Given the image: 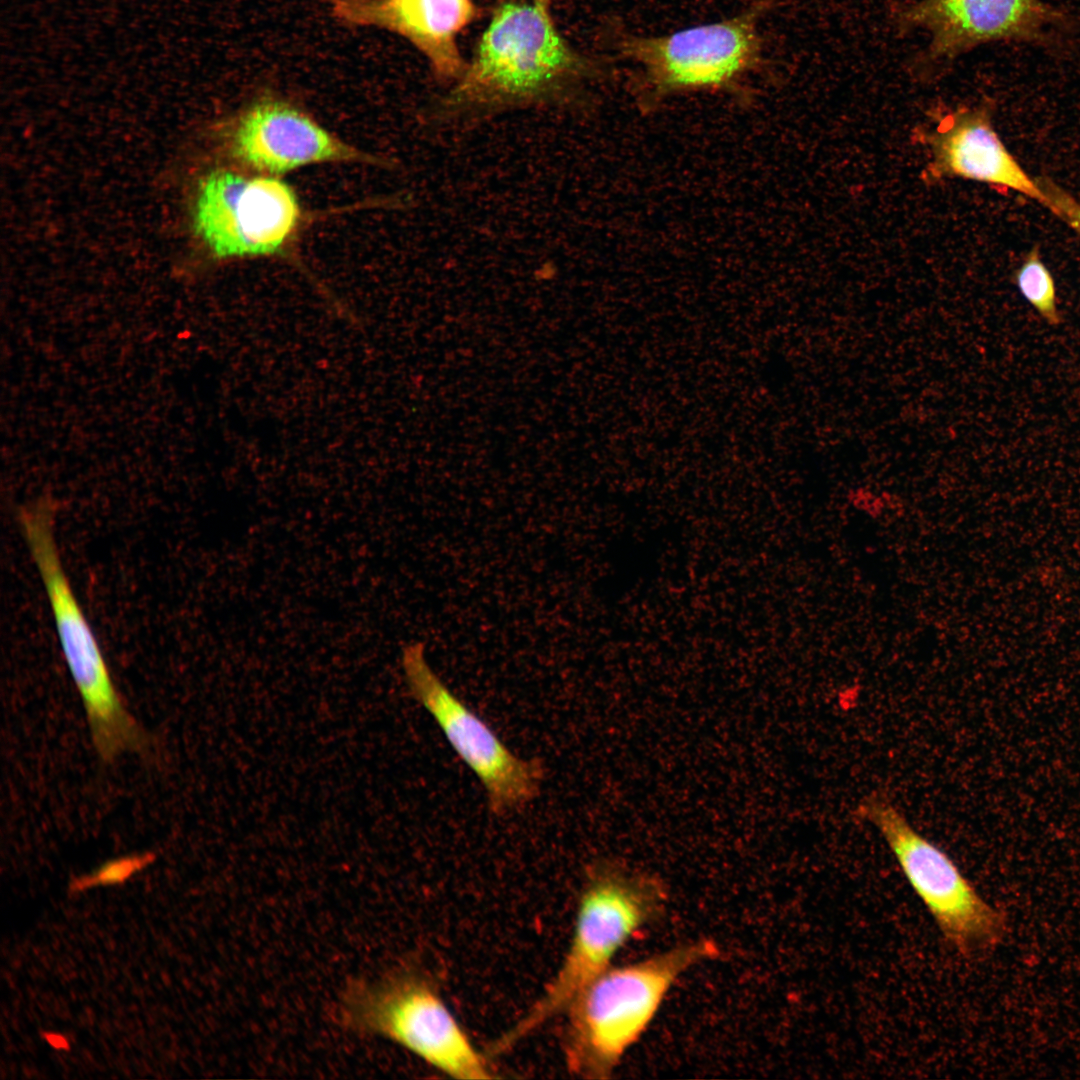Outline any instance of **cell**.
Segmentation results:
<instances>
[{
  "label": "cell",
  "instance_id": "obj_1",
  "mask_svg": "<svg viewBox=\"0 0 1080 1080\" xmlns=\"http://www.w3.org/2000/svg\"><path fill=\"white\" fill-rule=\"evenodd\" d=\"M669 902V886L658 875L611 858L592 862L558 969L526 1013L492 1043L494 1051L507 1052L563 1014L593 979L614 964L635 935L664 916Z\"/></svg>",
  "mask_w": 1080,
  "mask_h": 1080
},
{
  "label": "cell",
  "instance_id": "obj_2",
  "mask_svg": "<svg viewBox=\"0 0 1080 1080\" xmlns=\"http://www.w3.org/2000/svg\"><path fill=\"white\" fill-rule=\"evenodd\" d=\"M720 954L714 939L697 937L613 964L598 975L564 1012L562 1050L568 1071L585 1079L611 1077L679 980Z\"/></svg>",
  "mask_w": 1080,
  "mask_h": 1080
},
{
  "label": "cell",
  "instance_id": "obj_3",
  "mask_svg": "<svg viewBox=\"0 0 1080 1080\" xmlns=\"http://www.w3.org/2000/svg\"><path fill=\"white\" fill-rule=\"evenodd\" d=\"M588 64L558 32L548 8L508 0L494 12L472 62L440 105V120H470L556 98Z\"/></svg>",
  "mask_w": 1080,
  "mask_h": 1080
},
{
  "label": "cell",
  "instance_id": "obj_4",
  "mask_svg": "<svg viewBox=\"0 0 1080 1080\" xmlns=\"http://www.w3.org/2000/svg\"><path fill=\"white\" fill-rule=\"evenodd\" d=\"M56 504L37 497L23 504L18 524L41 578L65 663L81 698L93 745L111 762L124 752L146 754L151 738L126 708L101 646L62 562Z\"/></svg>",
  "mask_w": 1080,
  "mask_h": 1080
},
{
  "label": "cell",
  "instance_id": "obj_5",
  "mask_svg": "<svg viewBox=\"0 0 1080 1080\" xmlns=\"http://www.w3.org/2000/svg\"><path fill=\"white\" fill-rule=\"evenodd\" d=\"M337 1019L348 1031L377 1036L456 1079H491L495 1070L446 1004L436 982L414 966L354 979L342 991Z\"/></svg>",
  "mask_w": 1080,
  "mask_h": 1080
},
{
  "label": "cell",
  "instance_id": "obj_6",
  "mask_svg": "<svg viewBox=\"0 0 1080 1080\" xmlns=\"http://www.w3.org/2000/svg\"><path fill=\"white\" fill-rule=\"evenodd\" d=\"M761 7L663 36L630 35L622 54L637 67L633 93L644 112L692 92L737 94L762 62Z\"/></svg>",
  "mask_w": 1080,
  "mask_h": 1080
},
{
  "label": "cell",
  "instance_id": "obj_7",
  "mask_svg": "<svg viewBox=\"0 0 1080 1080\" xmlns=\"http://www.w3.org/2000/svg\"><path fill=\"white\" fill-rule=\"evenodd\" d=\"M856 816L882 836L946 943L956 952L970 956L1002 941L1007 928L1005 915L983 898L951 857L921 834L886 796H865L856 807Z\"/></svg>",
  "mask_w": 1080,
  "mask_h": 1080
},
{
  "label": "cell",
  "instance_id": "obj_8",
  "mask_svg": "<svg viewBox=\"0 0 1080 1080\" xmlns=\"http://www.w3.org/2000/svg\"><path fill=\"white\" fill-rule=\"evenodd\" d=\"M401 665L411 695L437 723L450 746L482 784L497 816L531 803L544 777L541 761L517 756L430 666L421 642L406 645Z\"/></svg>",
  "mask_w": 1080,
  "mask_h": 1080
},
{
  "label": "cell",
  "instance_id": "obj_9",
  "mask_svg": "<svg viewBox=\"0 0 1080 1080\" xmlns=\"http://www.w3.org/2000/svg\"><path fill=\"white\" fill-rule=\"evenodd\" d=\"M301 208L292 188L276 176L217 170L201 182L194 228L218 259L270 256L294 237Z\"/></svg>",
  "mask_w": 1080,
  "mask_h": 1080
},
{
  "label": "cell",
  "instance_id": "obj_10",
  "mask_svg": "<svg viewBox=\"0 0 1080 1080\" xmlns=\"http://www.w3.org/2000/svg\"><path fill=\"white\" fill-rule=\"evenodd\" d=\"M897 15L904 28L929 33L925 66L951 62L982 43L1040 40L1062 21L1040 0H919Z\"/></svg>",
  "mask_w": 1080,
  "mask_h": 1080
},
{
  "label": "cell",
  "instance_id": "obj_11",
  "mask_svg": "<svg viewBox=\"0 0 1080 1080\" xmlns=\"http://www.w3.org/2000/svg\"><path fill=\"white\" fill-rule=\"evenodd\" d=\"M230 128V153L260 174L276 176L316 163L361 160L359 152L309 115L273 97L248 105Z\"/></svg>",
  "mask_w": 1080,
  "mask_h": 1080
},
{
  "label": "cell",
  "instance_id": "obj_12",
  "mask_svg": "<svg viewBox=\"0 0 1080 1080\" xmlns=\"http://www.w3.org/2000/svg\"><path fill=\"white\" fill-rule=\"evenodd\" d=\"M928 181L964 178L1010 188L1051 209V201L1007 151L995 132L990 109L981 104L945 114L925 134Z\"/></svg>",
  "mask_w": 1080,
  "mask_h": 1080
},
{
  "label": "cell",
  "instance_id": "obj_13",
  "mask_svg": "<svg viewBox=\"0 0 1080 1080\" xmlns=\"http://www.w3.org/2000/svg\"><path fill=\"white\" fill-rule=\"evenodd\" d=\"M342 22L396 33L420 50L441 77L464 70L456 38L476 9L471 0H329Z\"/></svg>",
  "mask_w": 1080,
  "mask_h": 1080
},
{
  "label": "cell",
  "instance_id": "obj_14",
  "mask_svg": "<svg viewBox=\"0 0 1080 1080\" xmlns=\"http://www.w3.org/2000/svg\"><path fill=\"white\" fill-rule=\"evenodd\" d=\"M1019 288L1023 295L1050 322L1057 323L1059 318L1055 304L1053 279L1041 262L1037 250L1031 251L1017 274Z\"/></svg>",
  "mask_w": 1080,
  "mask_h": 1080
},
{
  "label": "cell",
  "instance_id": "obj_15",
  "mask_svg": "<svg viewBox=\"0 0 1080 1080\" xmlns=\"http://www.w3.org/2000/svg\"><path fill=\"white\" fill-rule=\"evenodd\" d=\"M153 859L154 855L144 854L111 861L90 874L73 879L69 884V891L76 894L94 887L121 884L149 865Z\"/></svg>",
  "mask_w": 1080,
  "mask_h": 1080
},
{
  "label": "cell",
  "instance_id": "obj_16",
  "mask_svg": "<svg viewBox=\"0 0 1080 1080\" xmlns=\"http://www.w3.org/2000/svg\"><path fill=\"white\" fill-rule=\"evenodd\" d=\"M1058 210L1060 216L1064 215L1070 219L1071 224L1080 230V208L1078 205L1071 202L1069 199H1065L1063 196L1059 197L1057 201Z\"/></svg>",
  "mask_w": 1080,
  "mask_h": 1080
},
{
  "label": "cell",
  "instance_id": "obj_17",
  "mask_svg": "<svg viewBox=\"0 0 1080 1080\" xmlns=\"http://www.w3.org/2000/svg\"><path fill=\"white\" fill-rule=\"evenodd\" d=\"M44 1038L47 1043L55 1049L67 1050L69 1048V1042L63 1035L59 1033L47 1032L44 1034Z\"/></svg>",
  "mask_w": 1080,
  "mask_h": 1080
},
{
  "label": "cell",
  "instance_id": "obj_18",
  "mask_svg": "<svg viewBox=\"0 0 1080 1080\" xmlns=\"http://www.w3.org/2000/svg\"><path fill=\"white\" fill-rule=\"evenodd\" d=\"M532 1L542 5L544 7H547V8H549L550 2H551V0H532Z\"/></svg>",
  "mask_w": 1080,
  "mask_h": 1080
}]
</instances>
